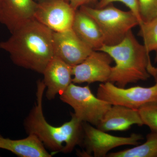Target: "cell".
Listing matches in <instances>:
<instances>
[{
  "instance_id": "19",
  "label": "cell",
  "mask_w": 157,
  "mask_h": 157,
  "mask_svg": "<svg viewBox=\"0 0 157 157\" xmlns=\"http://www.w3.org/2000/svg\"><path fill=\"white\" fill-rule=\"evenodd\" d=\"M137 1L142 22H147L157 17V0Z\"/></svg>"
},
{
  "instance_id": "21",
  "label": "cell",
  "mask_w": 157,
  "mask_h": 157,
  "mask_svg": "<svg viewBox=\"0 0 157 157\" xmlns=\"http://www.w3.org/2000/svg\"><path fill=\"white\" fill-rule=\"evenodd\" d=\"M73 9L77 10L78 8L83 6H87L88 4L94 2L97 0H67Z\"/></svg>"
},
{
  "instance_id": "3",
  "label": "cell",
  "mask_w": 157,
  "mask_h": 157,
  "mask_svg": "<svg viewBox=\"0 0 157 157\" xmlns=\"http://www.w3.org/2000/svg\"><path fill=\"white\" fill-rule=\"evenodd\" d=\"M98 50L108 54L115 63L109 81L121 88L131 83L146 80L157 75V68L151 64L149 53L132 31L123 40L113 45H103Z\"/></svg>"
},
{
  "instance_id": "11",
  "label": "cell",
  "mask_w": 157,
  "mask_h": 157,
  "mask_svg": "<svg viewBox=\"0 0 157 157\" xmlns=\"http://www.w3.org/2000/svg\"><path fill=\"white\" fill-rule=\"evenodd\" d=\"M38 3L34 0H2L0 4V23L11 33L32 20Z\"/></svg>"
},
{
  "instance_id": "9",
  "label": "cell",
  "mask_w": 157,
  "mask_h": 157,
  "mask_svg": "<svg viewBox=\"0 0 157 157\" xmlns=\"http://www.w3.org/2000/svg\"><path fill=\"white\" fill-rule=\"evenodd\" d=\"M113 60L108 54L94 50L81 63L73 67L72 82L74 83L101 82L109 81L111 63Z\"/></svg>"
},
{
  "instance_id": "7",
  "label": "cell",
  "mask_w": 157,
  "mask_h": 157,
  "mask_svg": "<svg viewBox=\"0 0 157 157\" xmlns=\"http://www.w3.org/2000/svg\"><path fill=\"white\" fill-rule=\"evenodd\" d=\"M83 135L81 146L85 148L82 155L95 157L107 156L109 151L123 145H137L144 137L140 134L133 133L128 137H117L94 128L90 124L82 122Z\"/></svg>"
},
{
  "instance_id": "6",
  "label": "cell",
  "mask_w": 157,
  "mask_h": 157,
  "mask_svg": "<svg viewBox=\"0 0 157 157\" xmlns=\"http://www.w3.org/2000/svg\"><path fill=\"white\" fill-rule=\"evenodd\" d=\"M155 84L149 87L136 86L125 88L108 81L100 84L97 96L112 105H123L135 109L148 103L157 102V75Z\"/></svg>"
},
{
  "instance_id": "22",
  "label": "cell",
  "mask_w": 157,
  "mask_h": 157,
  "mask_svg": "<svg viewBox=\"0 0 157 157\" xmlns=\"http://www.w3.org/2000/svg\"><path fill=\"white\" fill-rule=\"evenodd\" d=\"M155 62H157V51H156V54L155 57Z\"/></svg>"
},
{
  "instance_id": "20",
  "label": "cell",
  "mask_w": 157,
  "mask_h": 157,
  "mask_svg": "<svg viewBox=\"0 0 157 157\" xmlns=\"http://www.w3.org/2000/svg\"><path fill=\"white\" fill-rule=\"evenodd\" d=\"M114 2H120L123 3L130 9V11L134 13L139 21V25L142 22V20L140 17L139 13V7H138L137 0H100L98 3L97 8L101 9L104 8L108 5H110Z\"/></svg>"
},
{
  "instance_id": "5",
  "label": "cell",
  "mask_w": 157,
  "mask_h": 157,
  "mask_svg": "<svg viewBox=\"0 0 157 157\" xmlns=\"http://www.w3.org/2000/svg\"><path fill=\"white\" fill-rule=\"evenodd\" d=\"M60 98L74 109V114L78 119L95 127L112 105L94 95L88 86H78L73 82Z\"/></svg>"
},
{
  "instance_id": "8",
  "label": "cell",
  "mask_w": 157,
  "mask_h": 157,
  "mask_svg": "<svg viewBox=\"0 0 157 157\" xmlns=\"http://www.w3.org/2000/svg\"><path fill=\"white\" fill-rule=\"evenodd\" d=\"M76 11L67 0H42L35 19L53 32H63L72 29Z\"/></svg>"
},
{
  "instance_id": "17",
  "label": "cell",
  "mask_w": 157,
  "mask_h": 157,
  "mask_svg": "<svg viewBox=\"0 0 157 157\" xmlns=\"http://www.w3.org/2000/svg\"><path fill=\"white\" fill-rule=\"evenodd\" d=\"M139 35L143 39L144 45L147 52L157 51V17L139 25Z\"/></svg>"
},
{
  "instance_id": "23",
  "label": "cell",
  "mask_w": 157,
  "mask_h": 157,
  "mask_svg": "<svg viewBox=\"0 0 157 157\" xmlns=\"http://www.w3.org/2000/svg\"><path fill=\"white\" fill-rule=\"evenodd\" d=\"M1 2H2V0H0V4H1Z\"/></svg>"
},
{
  "instance_id": "2",
  "label": "cell",
  "mask_w": 157,
  "mask_h": 157,
  "mask_svg": "<svg viewBox=\"0 0 157 157\" xmlns=\"http://www.w3.org/2000/svg\"><path fill=\"white\" fill-rule=\"evenodd\" d=\"M45 88L43 81L37 82L36 103L25 121V128L29 135H36L45 148L54 153H69L77 145H81L83 135L82 122L71 113L70 121L60 126L55 127L48 123L42 109V98Z\"/></svg>"
},
{
  "instance_id": "4",
  "label": "cell",
  "mask_w": 157,
  "mask_h": 157,
  "mask_svg": "<svg viewBox=\"0 0 157 157\" xmlns=\"http://www.w3.org/2000/svg\"><path fill=\"white\" fill-rule=\"evenodd\" d=\"M79 9L95 21L104 36L105 45L118 44L132 28L139 25V21L132 11H123L111 4L101 9L83 6Z\"/></svg>"
},
{
  "instance_id": "16",
  "label": "cell",
  "mask_w": 157,
  "mask_h": 157,
  "mask_svg": "<svg viewBox=\"0 0 157 157\" xmlns=\"http://www.w3.org/2000/svg\"><path fill=\"white\" fill-rule=\"evenodd\" d=\"M108 157H157V132L147 134L146 141L135 147L107 154Z\"/></svg>"
},
{
  "instance_id": "15",
  "label": "cell",
  "mask_w": 157,
  "mask_h": 157,
  "mask_svg": "<svg viewBox=\"0 0 157 157\" xmlns=\"http://www.w3.org/2000/svg\"><path fill=\"white\" fill-rule=\"evenodd\" d=\"M0 148L20 157H51L53 155L48 152L41 140L34 134L20 140H11L0 135Z\"/></svg>"
},
{
  "instance_id": "12",
  "label": "cell",
  "mask_w": 157,
  "mask_h": 157,
  "mask_svg": "<svg viewBox=\"0 0 157 157\" xmlns=\"http://www.w3.org/2000/svg\"><path fill=\"white\" fill-rule=\"evenodd\" d=\"M73 66L68 64L61 59L54 56L42 74L43 81L47 90L46 97L53 100L57 94H63L72 82Z\"/></svg>"
},
{
  "instance_id": "10",
  "label": "cell",
  "mask_w": 157,
  "mask_h": 157,
  "mask_svg": "<svg viewBox=\"0 0 157 157\" xmlns=\"http://www.w3.org/2000/svg\"><path fill=\"white\" fill-rule=\"evenodd\" d=\"M54 56L71 66L82 63L93 50L78 38L72 29L53 33Z\"/></svg>"
},
{
  "instance_id": "1",
  "label": "cell",
  "mask_w": 157,
  "mask_h": 157,
  "mask_svg": "<svg viewBox=\"0 0 157 157\" xmlns=\"http://www.w3.org/2000/svg\"><path fill=\"white\" fill-rule=\"evenodd\" d=\"M53 33L33 19L11 33L8 40L0 42V48L9 53L15 65L42 73L54 56Z\"/></svg>"
},
{
  "instance_id": "13",
  "label": "cell",
  "mask_w": 157,
  "mask_h": 157,
  "mask_svg": "<svg viewBox=\"0 0 157 157\" xmlns=\"http://www.w3.org/2000/svg\"><path fill=\"white\" fill-rule=\"evenodd\" d=\"M134 124L144 125L138 109L115 104L112 105L96 127L106 132L127 131Z\"/></svg>"
},
{
  "instance_id": "14",
  "label": "cell",
  "mask_w": 157,
  "mask_h": 157,
  "mask_svg": "<svg viewBox=\"0 0 157 157\" xmlns=\"http://www.w3.org/2000/svg\"><path fill=\"white\" fill-rule=\"evenodd\" d=\"M72 29L93 50H98L104 45V36L97 23L80 9L76 11Z\"/></svg>"
},
{
  "instance_id": "18",
  "label": "cell",
  "mask_w": 157,
  "mask_h": 157,
  "mask_svg": "<svg viewBox=\"0 0 157 157\" xmlns=\"http://www.w3.org/2000/svg\"><path fill=\"white\" fill-rule=\"evenodd\" d=\"M138 111L143 124L148 126L152 132H157V102L145 104Z\"/></svg>"
}]
</instances>
